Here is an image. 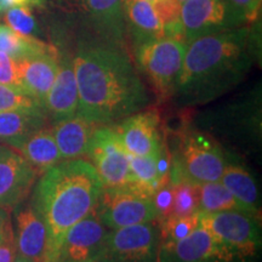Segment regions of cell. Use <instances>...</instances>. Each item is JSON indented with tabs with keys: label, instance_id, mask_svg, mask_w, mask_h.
<instances>
[{
	"label": "cell",
	"instance_id": "obj_24",
	"mask_svg": "<svg viewBox=\"0 0 262 262\" xmlns=\"http://www.w3.org/2000/svg\"><path fill=\"white\" fill-rule=\"evenodd\" d=\"M196 186H198L199 211L201 212L243 211L251 214L220 181L196 183Z\"/></svg>",
	"mask_w": 262,
	"mask_h": 262
},
{
	"label": "cell",
	"instance_id": "obj_21",
	"mask_svg": "<svg viewBox=\"0 0 262 262\" xmlns=\"http://www.w3.org/2000/svg\"><path fill=\"white\" fill-rule=\"evenodd\" d=\"M125 0H85L93 25L103 40L123 47L126 38Z\"/></svg>",
	"mask_w": 262,
	"mask_h": 262
},
{
	"label": "cell",
	"instance_id": "obj_18",
	"mask_svg": "<svg viewBox=\"0 0 262 262\" xmlns=\"http://www.w3.org/2000/svg\"><path fill=\"white\" fill-rule=\"evenodd\" d=\"M42 107L16 108L0 112V142L15 149L38 130L47 126Z\"/></svg>",
	"mask_w": 262,
	"mask_h": 262
},
{
	"label": "cell",
	"instance_id": "obj_36",
	"mask_svg": "<svg viewBox=\"0 0 262 262\" xmlns=\"http://www.w3.org/2000/svg\"><path fill=\"white\" fill-rule=\"evenodd\" d=\"M39 5L38 0H0V11L9 10L16 6Z\"/></svg>",
	"mask_w": 262,
	"mask_h": 262
},
{
	"label": "cell",
	"instance_id": "obj_7",
	"mask_svg": "<svg viewBox=\"0 0 262 262\" xmlns=\"http://www.w3.org/2000/svg\"><path fill=\"white\" fill-rule=\"evenodd\" d=\"M95 210L108 229L129 227L158 220L153 196L141 194L127 187L103 188Z\"/></svg>",
	"mask_w": 262,
	"mask_h": 262
},
{
	"label": "cell",
	"instance_id": "obj_38",
	"mask_svg": "<svg viewBox=\"0 0 262 262\" xmlns=\"http://www.w3.org/2000/svg\"><path fill=\"white\" fill-rule=\"evenodd\" d=\"M6 149H8V148H6V147H4V146H2V145H0V156H2L3 153L5 152Z\"/></svg>",
	"mask_w": 262,
	"mask_h": 262
},
{
	"label": "cell",
	"instance_id": "obj_11",
	"mask_svg": "<svg viewBox=\"0 0 262 262\" xmlns=\"http://www.w3.org/2000/svg\"><path fill=\"white\" fill-rule=\"evenodd\" d=\"M157 262H243L208 229L196 227L187 237L160 243Z\"/></svg>",
	"mask_w": 262,
	"mask_h": 262
},
{
	"label": "cell",
	"instance_id": "obj_20",
	"mask_svg": "<svg viewBox=\"0 0 262 262\" xmlns=\"http://www.w3.org/2000/svg\"><path fill=\"white\" fill-rule=\"evenodd\" d=\"M124 11L126 34L130 35L134 48L164 38L163 24L152 3L146 0H125Z\"/></svg>",
	"mask_w": 262,
	"mask_h": 262
},
{
	"label": "cell",
	"instance_id": "obj_9",
	"mask_svg": "<svg viewBox=\"0 0 262 262\" xmlns=\"http://www.w3.org/2000/svg\"><path fill=\"white\" fill-rule=\"evenodd\" d=\"M159 245L157 221L110 229L100 262H157Z\"/></svg>",
	"mask_w": 262,
	"mask_h": 262
},
{
	"label": "cell",
	"instance_id": "obj_34",
	"mask_svg": "<svg viewBox=\"0 0 262 262\" xmlns=\"http://www.w3.org/2000/svg\"><path fill=\"white\" fill-rule=\"evenodd\" d=\"M15 232L12 229L11 221H10L9 210L0 208V243L8 239H14Z\"/></svg>",
	"mask_w": 262,
	"mask_h": 262
},
{
	"label": "cell",
	"instance_id": "obj_29",
	"mask_svg": "<svg viewBox=\"0 0 262 262\" xmlns=\"http://www.w3.org/2000/svg\"><path fill=\"white\" fill-rule=\"evenodd\" d=\"M224 3L239 28L254 24L260 14L261 0H224Z\"/></svg>",
	"mask_w": 262,
	"mask_h": 262
},
{
	"label": "cell",
	"instance_id": "obj_8",
	"mask_svg": "<svg viewBox=\"0 0 262 262\" xmlns=\"http://www.w3.org/2000/svg\"><path fill=\"white\" fill-rule=\"evenodd\" d=\"M88 157L104 189L120 188L130 183L129 153L124 148L114 125L96 126Z\"/></svg>",
	"mask_w": 262,
	"mask_h": 262
},
{
	"label": "cell",
	"instance_id": "obj_37",
	"mask_svg": "<svg viewBox=\"0 0 262 262\" xmlns=\"http://www.w3.org/2000/svg\"><path fill=\"white\" fill-rule=\"evenodd\" d=\"M12 262H34V261H32V260H29V258H27V257H24V256H21V255H16V257H15V260L12 261Z\"/></svg>",
	"mask_w": 262,
	"mask_h": 262
},
{
	"label": "cell",
	"instance_id": "obj_16",
	"mask_svg": "<svg viewBox=\"0 0 262 262\" xmlns=\"http://www.w3.org/2000/svg\"><path fill=\"white\" fill-rule=\"evenodd\" d=\"M57 49L52 47L47 51L31 55L17 61L21 89L42 107L50 91L58 70Z\"/></svg>",
	"mask_w": 262,
	"mask_h": 262
},
{
	"label": "cell",
	"instance_id": "obj_5",
	"mask_svg": "<svg viewBox=\"0 0 262 262\" xmlns=\"http://www.w3.org/2000/svg\"><path fill=\"white\" fill-rule=\"evenodd\" d=\"M187 42L160 38L134 48L140 72L146 75L159 98L172 97L181 72Z\"/></svg>",
	"mask_w": 262,
	"mask_h": 262
},
{
	"label": "cell",
	"instance_id": "obj_31",
	"mask_svg": "<svg viewBox=\"0 0 262 262\" xmlns=\"http://www.w3.org/2000/svg\"><path fill=\"white\" fill-rule=\"evenodd\" d=\"M5 22L10 28L25 35H29L35 29V19L29 6L9 9L5 14Z\"/></svg>",
	"mask_w": 262,
	"mask_h": 262
},
{
	"label": "cell",
	"instance_id": "obj_15",
	"mask_svg": "<svg viewBox=\"0 0 262 262\" xmlns=\"http://www.w3.org/2000/svg\"><path fill=\"white\" fill-rule=\"evenodd\" d=\"M79 95L75 79L73 56L70 54L58 55V70L54 84L45 98L44 108L48 119L52 123L68 119L78 114Z\"/></svg>",
	"mask_w": 262,
	"mask_h": 262
},
{
	"label": "cell",
	"instance_id": "obj_30",
	"mask_svg": "<svg viewBox=\"0 0 262 262\" xmlns=\"http://www.w3.org/2000/svg\"><path fill=\"white\" fill-rule=\"evenodd\" d=\"M32 107L41 106L37 101L33 100L28 95H26L22 90L0 84V112L9 110H16V108Z\"/></svg>",
	"mask_w": 262,
	"mask_h": 262
},
{
	"label": "cell",
	"instance_id": "obj_40",
	"mask_svg": "<svg viewBox=\"0 0 262 262\" xmlns=\"http://www.w3.org/2000/svg\"><path fill=\"white\" fill-rule=\"evenodd\" d=\"M180 2H181V3H182V2H186V0H180Z\"/></svg>",
	"mask_w": 262,
	"mask_h": 262
},
{
	"label": "cell",
	"instance_id": "obj_17",
	"mask_svg": "<svg viewBox=\"0 0 262 262\" xmlns=\"http://www.w3.org/2000/svg\"><path fill=\"white\" fill-rule=\"evenodd\" d=\"M17 254L34 262H45L48 254V228L34 208L22 210L16 217Z\"/></svg>",
	"mask_w": 262,
	"mask_h": 262
},
{
	"label": "cell",
	"instance_id": "obj_1",
	"mask_svg": "<svg viewBox=\"0 0 262 262\" xmlns=\"http://www.w3.org/2000/svg\"><path fill=\"white\" fill-rule=\"evenodd\" d=\"M73 66L78 114L94 125H113L148 107V91L123 47L103 39L80 42Z\"/></svg>",
	"mask_w": 262,
	"mask_h": 262
},
{
	"label": "cell",
	"instance_id": "obj_26",
	"mask_svg": "<svg viewBox=\"0 0 262 262\" xmlns=\"http://www.w3.org/2000/svg\"><path fill=\"white\" fill-rule=\"evenodd\" d=\"M152 3L157 15L163 24L164 38L185 41V34L181 24V2L180 0H155Z\"/></svg>",
	"mask_w": 262,
	"mask_h": 262
},
{
	"label": "cell",
	"instance_id": "obj_28",
	"mask_svg": "<svg viewBox=\"0 0 262 262\" xmlns=\"http://www.w3.org/2000/svg\"><path fill=\"white\" fill-rule=\"evenodd\" d=\"M199 220H201V211L191 216H186V217L170 216L166 220L158 224L160 243H171V242H178L180 239L187 237L196 227H199Z\"/></svg>",
	"mask_w": 262,
	"mask_h": 262
},
{
	"label": "cell",
	"instance_id": "obj_6",
	"mask_svg": "<svg viewBox=\"0 0 262 262\" xmlns=\"http://www.w3.org/2000/svg\"><path fill=\"white\" fill-rule=\"evenodd\" d=\"M256 215L243 211L201 212L199 226L238 257L247 262L261 249V224Z\"/></svg>",
	"mask_w": 262,
	"mask_h": 262
},
{
	"label": "cell",
	"instance_id": "obj_39",
	"mask_svg": "<svg viewBox=\"0 0 262 262\" xmlns=\"http://www.w3.org/2000/svg\"><path fill=\"white\" fill-rule=\"evenodd\" d=\"M146 2H155V0H146Z\"/></svg>",
	"mask_w": 262,
	"mask_h": 262
},
{
	"label": "cell",
	"instance_id": "obj_13",
	"mask_svg": "<svg viewBox=\"0 0 262 262\" xmlns=\"http://www.w3.org/2000/svg\"><path fill=\"white\" fill-rule=\"evenodd\" d=\"M113 125L124 148L131 156L159 155L165 147L158 111H141Z\"/></svg>",
	"mask_w": 262,
	"mask_h": 262
},
{
	"label": "cell",
	"instance_id": "obj_23",
	"mask_svg": "<svg viewBox=\"0 0 262 262\" xmlns=\"http://www.w3.org/2000/svg\"><path fill=\"white\" fill-rule=\"evenodd\" d=\"M220 182L248 209L251 214L261 216L260 195L254 176L239 164H226Z\"/></svg>",
	"mask_w": 262,
	"mask_h": 262
},
{
	"label": "cell",
	"instance_id": "obj_4",
	"mask_svg": "<svg viewBox=\"0 0 262 262\" xmlns=\"http://www.w3.org/2000/svg\"><path fill=\"white\" fill-rule=\"evenodd\" d=\"M227 164L224 149L214 139L196 130H186L178 153L171 158L170 182L220 181Z\"/></svg>",
	"mask_w": 262,
	"mask_h": 262
},
{
	"label": "cell",
	"instance_id": "obj_25",
	"mask_svg": "<svg viewBox=\"0 0 262 262\" xmlns=\"http://www.w3.org/2000/svg\"><path fill=\"white\" fill-rule=\"evenodd\" d=\"M50 48H52V45L39 39L21 34L6 26H0V51L8 54L16 61L47 51Z\"/></svg>",
	"mask_w": 262,
	"mask_h": 262
},
{
	"label": "cell",
	"instance_id": "obj_10",
	"mask_svg": "<svg viewBox=\"0 0 262 262\" xmlns=\"http://www.w3.org/2000/svg\"><path fill=\"white\" fill-rule=\"evenodd\" d=\"M108 231L94 209L66 232L56 262H100Z\"/></svg>",
	"mask_w": 262,
	"mask_h": 262
},
{
	"label": "cell",
	"instance_id": "obj_27",
	"mask_svg": "<svg viewBox=\"0 0 262 262\" xmlns=\"http://www.w3.org/2000/svg\"><path fill=\"white\" fill-rule=\"evenodd\" d=\"M173 185V205L171 216L186 217L199 211V193L196 183L182 181Z\"/></svg>",
	"mask_w": 262,
	"mask_h": 262
},
{
	"label": "cell",
	"instance_id": "obj_22",
	"mask_svg": "<svg viewBox=\"0 0 262 262\" xmlns=\"http://www.w3.org/2000/svg\"><path fill=\"white\" fill-rule=\"evenodd\" d=\"M14 150L27 160L38 176H41L49 169L63 160L52 130L47 126L29 136Z\"/></svg>",
	"mask_w": 262,
	"mask_h": 262
},
{
	"label": "cell",
	"instance_id": "obj_3",
	"mask_svg": "<svg viewBox=\"0 0 262 262\" xmlns=\"http://www.w3.org/2000/svg\"><path fill=\"white\" fill-rule=\"evenodd\" d=\"M102 192V182L88 159L62 160L42 173L32 206L48 228L45 262L57 261L66 232L96 208Z\"/></svg>",
	"mask_w": 262,
	"mask_h": 262
},
{
	"label": "cell",
	"instance_id": "obj_19",
	"mask_svg": "<svg viewBox=\"0 0 262 262\" xmlns=\"http://www.w3.org/2000/svg\"><path fill=\"white\" fill-rule=\"evenodd\" d=\"M96 125L77 116L54 123L51 130L63 160L88 157L91 137Z\"/></svg>",
	"mask_w": 262,
	"mask_h": 262
},
{
	"label": "cell",
	"instance_id": "obj_35",
	"mask_svg": "<svg viewBox=\"0 0 262 262\" xmlns=\"http://www.w3.org/2000/svg\"><path fill=\"white\" fill-rule=\"evenodd\" d=\"M16 255H17V249H16L15 238L0 243V262H12Z\"/></svg>",
	"mask_w": 262,
	"mask_h": 262
},
{
	"label": "cell",
	"instance_id": "obj_12",
	"mask_svg": "<svg viewBox=\"0 0 262 262\" xmlns=\"http://www.w3.org/2000/svg\"><path fill=\"white\" fill-rule=\"evenodd\" d=\"M180 17L187 44L212 33L239 28L224 0H186L181 3Z\"/></svg>",
	"mask_w": 262,
	"mask_h": 262
},
{
	"label": "cell",
	"instance_id": "obj_2",
	"mask_svg": "<svg viewBox=\"0 0 262 262\" xmlns=\"http://www.w3.org/2000/svg\"><path fill=\"white\" fill-rule=\"evenodd\" d=\"M257 57V37L249 26L189 41L172 97L183 106L204 104L244 79Z\"/></svg>",
	"mask_w": 262,
	"mask_h": 262
},
{
	"label": "cell",
	"instance_id": "obj_32",
	"mask_svg": "<svg viewBox=\"0 0 262 262\" xmlns=\"http://www.w3.org/2000/svg\"><path fill=\"white\" fill-rule=\"evenodd\" d=\"M153 202H155L157 212H158V220H157V222L160 224V222H163L171 216L173 205L172 183L168 182L157 189V192L153 194Z\"/></svg>",
	"mask_w": 262,
	"mask_h": 262
},
{
	"label": "cell",
	"instance_id": "obj_33",
	"mask_svg": "<svg viewBox=\"0 0 262 262\" xmlns=\"http://www.w3.org/2000/svg\"><path fill=\"white\" fill-rule=\"evenodd\" d=\"M0 84L22 90L19 84L17 61L3 51H0Z\"/></svg>",
	"mask_w": 262,
	"mask_h": 262
},
{
	"label": "cell",
	"instance_id": "obj_14",
	"mask_svg": "<svg viewBox=\"0 0 262 262\" xmlns=\"http://www.w3.org/2000/svg\"><path fill=\"white\" fill-rule=\"evenodd\" d=\"M39 178L19 153L8 148L0 156V208L6 210L27 198Z\"/></svg>",
	"mask_w": 262,
	"mask_h": 262
}]
</instances>
